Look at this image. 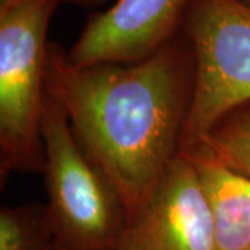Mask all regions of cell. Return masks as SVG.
Returning <instances> with one entry per match:
<instances>
[{
  "label": "cell",
  "instance_id": "obj_11",
  "mask_svg": "<svg viewBox=\"0 0 250 250\" xmlns=\"http://www.w3.org/2000/svg\"><path fill=\"white\" fill-rule=\"evenodd\" d=\"M52 250H68V249H65V248H62V245H59L57 242H56V245H54V248Z\"/></svg>",
  "mask_w": 250,
  "mask_h": 250
},
{
  "label": "cell",
  "instance_id": "obj_4",
  "mask_svg": "<svg viewBox=\"0 0 250 250\" xmlns=\"http://www.w3.org/2000/svg\"><path fill=\"white\" fill-rule=\"evenodd\" d=\"M182 32L195 62L193 96L179 146V153H188L224 117L250 103V4L193 0Z\"/></svg>",
  "mask_w": 250,
  "mask_h": 250
},
{
  "label": "cell",
  "instance_id": "obj_10",
  "mask_svg": "<svg viewBox=\"0 0 250 250\" xmlns=\"http://www.w3.org/2000/svg\"><path fill=\"white\" fill-rule=\"evenodd\" d=\"M62 3H70L82 9H98L102 7L107 0H62Z\"/></svg>",
  "mask_w": 250,
  "mask_h": 250
},
{
  "label": "cell",
  "instance_id": "obj_5",
  "mask_svg": "<svg viewBox=\"0 0 250 250\" xmlns=\"http://www.w3.org/2000/svg\"><path fill=\"white\" fill-rule=\"evenodd\" d=\"M114 250H217L205 188L187 154L178 153L126 220Z\"/></svg>",
  "mask_w": 250,
  "mask_h": 250
},
{
  "label": "cell",
  "instance_id": "obj_1",
  "mask_svg": "<svg viewBox=\"0 0 250 250\" xmlns=\"http://www.w3.org/2000/svg\"><path fill=\"white\" fill-rule=\"evenodd\" d=\"M46 93L117 189L126 220L141 208L179 153L195 86L192 47L181 31L134 62L75 67L50 42Z\"/></svg>",
  "mask_w": 250,
  "mask_h": 250
},
{
  "label": "cell",
  "instance_id": "obj_6",
  "mask_svg": "<svg viewBox=\"0 0 250 250\" xmlns=\"http://www.w3.org/2000/svg\"><path fill=\"white\" fill-rule=\"evenodd\" d=\"M193 0H117L86 21L65 57L75 67L134 62L181 34Z\"/></svg>",
  "mask_w": 250,
  "mask_h": 250
},
{
  "label": "cell",
  "instance_id": "obj_12",
  "mask_svg": "<svg viewBox=\"0 0 250 250\" xmlns=\"http://www.w3.org/2000/svg\"><path fill=\"white\" fill-rule=\"evenodd\" d=\"M243 3H246V4H250V0H242Z\"/></svg>",
  "mask_w": 250,
  "mask_h": 250
},
{
  "label": "cell",
  "instance_id": "obj_7",
  "mask_svg": "<svg viewBox=\"0 0 250 250\" xmlns=\"http://www.w3.org/2000/svg\"><path fill=\"white\" fill-rule=\"evenodd\" d=\"M205 188L217 250H250V179L242 177L205 147L188 153Z\"/></svg>",
  "mask_w": 250,
  "mask_h": 250
},
{
  "label": "cell",
  "instance_id": "obj_9",
  "mask_svg": "<svg viewBox=\"0 0 250 250\" xmlns=\"http://www.w3.org/2000/svg\"><path fill=\"white\" fill-rule=\"evenodd\" d=\"M199 146L227 168L250 179V103L224 117Z\"/></svg>",
  "mask_w": 250,
  "mask_h": 250
},
{
  "label": "cell",
  "instance_id": "obj_2",
  "mask_svg": "<svg viewBox=\"0 0 250 250\" xmlns=\"http://www.w3.org/2000/svg\"><path fill=\"white\" fill-rule=\"evenodd\" d=\"M62 0H0V178L42 172L47 31Z\"/></svg>",
  "mask_w": 250,
  "mask_h": 250
},
{
  "label": "cell",
  "instance_id": "obj_8",
  "mask_svg": "<svg viewBox=\"0 0 250 250\" xmlns=\"http://www.w3.org/2000/svg\"><path fill=\"white\" fill-rule=\"evenodd\" d=\"M54 245L45 205L1 207L0 250H52Z\"/></svg>",
  "mask_w": 250,
  "mask_h": 250
},
{
  "label": "cell",
  "instance_id": "obj_3",
  "mask_svg": "<svg viewBox=\"0 0 250 250\" xmlns=\"http://www.w3.org/2000/svg\"><path fill=\"white\" fill-rule=\"evenodd\" d=\"M46 211L59 245L68 250H114L126 210L117 189L75 136L64 108L45 95Z\"/></svg>",
  "mask_w": 250,
  "mask_h": 250
}]
</instances>
